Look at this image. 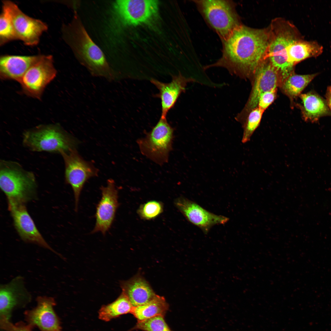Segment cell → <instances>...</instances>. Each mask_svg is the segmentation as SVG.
I'll return each instance as SVG.
<instances>
[{
	"mask_svg": "<svg viewBox=\"0 0 331 331\" xmlns=\"http://www.w3.org/2000/svg\"><path fill=\"white\" fill-rule=\"evenodd\" d=\"M254 74L252 90L243 112L257 107L261 94L267 91L276 90L280 83L281 84L278 72L268 59L261 63Z\"/></svg>",
	"mask_w": 331,
	"mask_h": 331,
	"instance_id": "17",
	"label": "cell"
},
{
	"mask_svg": "<svg viewBox=\"0 0 331 331\" xmlns=\"http://www.w3.org/2000/svg\"><path fill=\"white\" fill-rule=\"evenodd\" d=\"M17 39L14 29L9 15L2 8L0 17V45Z\"/></svg>",
	"mask_w": 331,
	"mask_h": 331,
	"instance_id": "28",
	"label": "cell"
},
{
	"mask_svg": "<svg viewBox=\"0 0 331 331\" xmlns=\"http://www.w3.org/2000/svg\"><path fill=\"white\" fill-rule=\"evenodd\" d=\"M0 319L1 328L6 331H32V328L30 326L22 322L14 324L10 322L9 319Z\"/></svg>",
	"mask_w": 331,
	"mask_h": 331,
	"instance_id": "30",
	"label": "cell"
},
{
	"mask_svg": "<svg viewBox=\"0 0 331 331\" xmlns=\"http://www.w3.org/2000/svg\"><path fill=\"white\" fill-rule=\"evenodd\" d=\"M100 189L101 198L96 207L95 224L91 233L101 232L105 235L114 220L119 204L118 191L113 180H108L106 186Z\"/></svg>",
	"mask_w": 331,
	"mask_h": 331,
	"instance_id": "12",
	"label": "cell"
},
{
	"mask_svg": "<svg viewBox=\"0 0 331 331\" xmlns=\"http://www.w3.org/2000/svg\"><path fill=\"white\" fill-rule=\"evenodd\" d=\"M23 143L30 150L63 153L76 149L79 141L59 125H41L23 134Z\"/></svg>",
	"mask_w": 331,
	"mask_h": 331,
	"instance_id": "4",
	"label": "cell"
},
{
	"mask_svg": "<svg viewBox=\"0 0 331 331\" xmlns=\"http://www.w3.org/2000/svg\"><path fill=\"white\" fill-rule=\"evenodd\" d=\"M175 206L190 223L200 228L205 234L217 225H223L229 219L207 210L196 202L183 197L175 201Z\"/></svg>",
	"mask_w": 331,
	"mask_h": 331,
	"instance_id": "14",
	"label": "cell"
},
{
	"mask_svg": "<svg viewBox=\"0 0 331 331\" xmlns=\"http://www.w3.org/2000/svg\"><path fill=\"white\" fill-rule=\"evenodd\" d=\"M163 209L161 203L152 200L142 204L138 209L137 212L142 218L149 220L159 215L162 212Z\"/></svg>",
	"mask_w": 331,
	"mask_h": 331,
	"instance_id": "29",
	"label": "cell"
},
{
	"mask_svg": "<svg viewBox=\"0 0 331 331\" xmlns=\"http://www.w3.org/2000/svg\"><path fill=\"white\" fill-rule=\"evenodd\" d=\"M61 154L65 164L66 181L72 189L77 212L80 195L85 184L91 178L97 176L98 169L91 162L84 159L76 149Z\"/></svg>",
	"mask_w": 331,
	"mask_h": 331,
	"instance_id": "8",
	"label": "cell"
},
{
	"mask_svg": "<svg viewBox=\"0 0 331 331\" xmlns=\"http://www.w3.org/2000/svg\"><path fill=\"white\" fill-rule=\"evenodd\" d=\"M158 2L156 0H118L114 4L117 15L124 24H149L157 17Z\"/></svg>",
	"mask_w": 331,
	"mask_h": 331,
	"instance_id": "11",
	"label": "cell"
},
{
	"mask_svg": "<svg viewBox=\"0 0 331 331\" xmlns=\"http://www.w3.org/2000/svg\"><path fill=\"white\" fill-rule=\"evenodd\" d=\"M270 29V40L265 59H268L277 71L282 84L293 72L294 66L288 59V46L299 38L294 27L284 20L274 21Z\"/></svg>",
	"mask_w": 331,
	"mask_h": 331,
	"instance_id": "5",
	"label": "cell"
},
{
	"mask_svg": "<svg viewBox=\"0 0 331 331\" xmlns=\"http://www.w3.org/2000/svg\"><path fill=\"white\" fill-rule=\"evenodd\" d=\"M41 56L5 55L1 56V78L13 80L19 82L28 70L38 61Z\"/></svg>",
	"mask_w": 331,
	"mask_h": 331,
	"instance_id": "19",
	"label": "cell"
},
{
	"mask_svg": "<svg viewBox=\"0 0 331 331\" xmlns=\"http://www.w3.org/2000/svg\"><path fill=\"white\" fill-rule=\"evenodd\" d=\"M24 278L17 276L7 283L0 286V318L9 319L14 309L25 306L31 301Z\"/></svg>",
	"mask_w": 331,
	"mask_h": 331,
	"instance_id": "13",
	"label": "cell"
},
{
	"mask_svg": "<svg viewBox=\"0 0 331 331\" xmlns=\"http://www.w3.org/2000/svg\"><path fill=\"white\" fill-rule=\"evenodd\" d=\"M121 287L134 307L147 303L156 295L148 283L139 275L122 282Z\"/></svg>",
	"mask_w": 331,
	"mask_h": 331,
	"instance_id": "20",
	"label": "cell"
},
{
	"mask_svg": "<svg viewBox=\"0 0 331 331\" xmlns=\"http://www.w3.org/2000/svg\"><path fill=\"white\" fill-rule=\"evenodd\" d=\"M174 130L166 118L160 117L151 130L145 133L144 137L137 140L142 154L160 166L167 163L173 149Z\"/></svg>",
	"mask_w": 331,
	"mask_h": 331,
	"instance_id": "7",
	"label": "cell"
},
{
	"mask_svg": "<svg viewBox=\"0 0 331 331\" xmlns=\"http://www.w3.org/2000/svg\"><path fill=\"white\" fill-rule=\"evenodd\" d=\"M300 96L302 104V111L305 120L315 122L321 117L331 115L326 101L317 93L310 91Z\"/></svg>",
	"mask_w": 331,
	"mask_h": 331,
	"instance_id": "21",
	"label": "cell"
},
{
	"mask_svg": "<svg viewBox=\"0 0 331 331\" xmlns=\"http://www.w3.org/2000/svg\"><path fill=\"white\" fill-rule=\"evenodd\" d=\"M169 308L165 298L156 295L147 303L134 307L131 314L139 321L158 316H164Z\"/></svg>",
	"mask_w": 331,
	"mask_h": 331,
	"instance_id": "23",
	"label": "cell"
},
{
	"mask_svg": "<svg viewBox=\"0 0 331 331\" xmlns=\"http://www.w3.org/2000/svg\"><path fill=\"white\" fill-rule=\"evenodd\" d=\"M56 73L52 56L42 55L40 59L28 70L18 82L25 94L39 99L45 88L55 77Z\"/></svg>",
	"mask_w": 331,
	"mask_h": 331,
	"instance_id": "10",
	"label": "cell"
},
{
	"mask_svg": "<svg viewBox=\"0 0 331 331\" xmlns=\"http://www.w3.org/2000/svg\"><path fill=\"white\" fill-rule=\"evenodd\" d=\"M2 3V8L11 19L17 39L27 45H37L42 33L47 30V25L40 20L25 14L11 1L4 0Z\"/></svg>",
	"mask_w": 331,
	"mask_h": 331,
	"instance_id": "9",
	"label": "cell"
},
{
	"mask_svg": "<svg viewBox=\"0 0 331 331\" xmlns=\"http://www.w3.org/2000/svg\"><path fill=\"white\" fill-rule=\"evenodd\" d=\"M62 32L64 40L77 59L92 75L109 81L115 79L114 71L102 51L88 34L76 11L71 21L63 25Z\"/></svg>",
	"mask_w": 331,
	"mask_h": 331,
	"instance_id": "2",
	"label": "cell"
},
{
	"mask_svg": "<svg viewBox=\"0 0 331 331\" xmlns=\"http://www.w3.org/2000/svg\"><path fill=\"white\" fill-rule=\"evenodd\" d=\"M0 187L8 204H24L35 195L36 181L33 173L24 170L18 163L1 161Z\"/></svg>",
	"mask_w": 331,
	"mask_h": 331,
	"instance_id": "3",
	"label": "cell"
},
{
	"mask_svg": "<svg viewBox=\"0 0 331 331\" xmlns=\"http://www.w3.org/2000/svg\"><path fill=\"white\" fill-rule=\"evenodd\" d=\"M204 20L219 35L221 41L226 40L242 25L231 0L193 1Z\"/></svg>",
	"mask_w": 331,
	"mask_h": 331,
	"instance_id": "6",
	"label": "cell"
},
{
	"mask_svg": "<svg viewBox=\"0 0 331 331\" xmlns=\"http://www.w3.org/2000/svg\"><path fill=\"white\" fill-rule=\"evenodd\" d=\"M322 47L316 42L305 41L299 39L288 46L287 55L289 62L294 66L307 58L317 57L321 54Z\"/></svg>",
	"mask_w": 331,
	"mask_h": 331,
	"instance_id": "22",
	"label": "cell"
},
{
	"mask_svg": "<svg viewBox=\"0 0 331 331\" xmlns=\"http://www.w3.org/2000/svg\"><path fill=\"white\" fill-rule=\"evenodd\" d=\"M164 317L158 316L137 321L132 329L143 331H173L166 322Z\"/></svg>",
	"mask_w": 331,
	"mask_h": 331,
	"instance_id": "27",
	"label": "cell"
},
{
	"mask_svg": "<svg viewBox=\"0 0 331 331\" xmlns=\"http://www.w3.org/2000/svg\"><path fill=\"white\" fill-rule=\"evenodd\" d=\"M264 111L258 107L251 110L243 125V133L242 142H248L256 129L259 126Z\"/></svg>",
	"mask_w": 331,
	"mask_h": 331,
	"instance_id": "26",
	"label": "cell"
},
{
	"mask_svg": "<svg viewBox=\"0 0 331 331\" xmlns=\"http://www.w3.org/2000/svg\"><path fill=\"white\" fill-rule=\"evenodd\" d=\"M276 91V90L268 91L261 94L258 100V107L264 111L274 101Z\"/></svg>",
	"mask_w": 331,
	"mask_h": 331,
	"instance_id": "31",
	"label": "cell"
},
{
	"mask_svg": "<svg viewBox=\"0 0 331 331\" xmlns=\"http://www.w3.org/2000/svg\"><path fill=\"white\" fill-rule=\"evenodd\" d=\"M317 75V74L299 75L293 72L282 84L283 89L291 97H296Z\"/></svg>",
	"mask_w": 331,
	"mask_h": 331,
	"instance_id": "25",
	"label": "cell"
},
{
	"mask_svg": "<svg viewBox=\"0 0 331 331\" xmlns=\"http://www.w3.org/2000/svg\"><path fill=\"white\" fill-rule=\"evenodd\" d=\"M134 306L127 296L122 291L121 295L114 301L103 306L98 311L99 319L108 321L121 315L131 313Z\"/></svg>",
	"mask_w": 331,
	"mask_h": 331,
	"instance_id": "24",
	"label": "cell"
},
{
	"mask_svg": "<svg viewBox=\"0 0 331 331\" xmlns=\"http://www.w3.org/2000/svg\"><path fill=\"white\" fill-rule=\"evenodd\" d=\"M270 37V30L253 29L242 25L222 41L221 57L204 69L223 67L231 74L242 77L254 74L265 59Z\"/></svg>",
	"mask_w": 331,
	"mask_h": 331,
	"instance_id": "1",
	"label": "cell"
},
{
	"mask_svg": "<svg viewBox=\"0 0 331 331\" xmlns=\"http://www.w3.org/2000/svg\"><path fill=\"white\" fill-rule=\"evenodd\" d=\"M13 223L20 238L24 242L33 243L59 254L46 241L28 212L25 204H8Z\"/></svg>",
	"mask_w": 331,
	"mask_h": 331,
	"instance_id": "15",
	"label": "cell"
},
{
	"mask_svg": "<svg viewBox=\"0 0 331 331\" xmlns=\"http://www.w3.org/2000/svg\"><path fill=\"white\" fill-rule=\"evenodd\" d=\"M150 81L159 91L155 96L161 99V117L166 118L168 112L174 107L181 93L185 91L188 83L195 80L192 78H186L179 74L173 76L171 81L169 83H163L154 79H151Z\"/></svg>",
	"mask_w": 331,
	"mask_h": 331,
	"instance_id": "18",
	"label": "cell"
},
{
	"mask_svg": "<svg viewBox=\"0 0 331 331\" xmlns=\"http://www.w3.org/2000/svg\"><path fill=\"white\" fill-rule=\"evenodd\" d=\"M37 306L25 313L28 324L32 328L36 326L41 331H62L60 322L54 309L56 305L51 297L39 296Z\"/></svg>",
	"mask_w": 331,
	"mask_h": 331,
	"instance_id": "16",
	"label": "cell"
},
{
	"mask_svg": "<svg viewBox=\"0 0 331 331\" xmlns=\"http://www.w3.org/2000/svg\"><path fill=\"white\" fill-rule=\"evenodd\" d=\"M326 102L331 112V86L327 89L326 94Z\"/></svg>",
	"mask_w": 331,
	"mask_h": 331,
	"instance_id": "32",
	"label": "cell"
}]
</instances>
